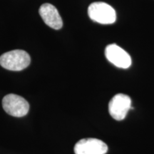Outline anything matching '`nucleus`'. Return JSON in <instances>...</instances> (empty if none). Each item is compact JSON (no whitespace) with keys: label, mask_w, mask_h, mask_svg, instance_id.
I'll list each match as a JSON object with an SVG mask.
<instances>
[{"label":"nucleus","mask_w":154,"mask_h":154,"mask_svg":"<svg viewBox=\"0 0 154 154\" xmlns=\"http://www.w3.org/2000/svg\"><path fill=\"white\" fill-rule=\"evenodd\" d=\"M131 107V99L126 94H119L111 99L109 103L110 115L116 121H122L126 118Z\"/></svg>","instance_id":"nucleus-4"},{"label":"nucleus","mask_w":154,"mask_h":154,"mask_svg":"<svg viewBox=\"0 0 154 154\" xmlns=\"http://www.w3.org/2000/svg\"><path fill=\"white\" fill-rule=\"evenodd\" d=\"M105 56L111 63L121 69H128L131 65L130 55L115 44H109L105 49Z\"/></svg>","instance_id":"nucleus-5"},{"label":"nucleus","mask_w":154,"mask_h":154,"mask_svg":"<svg viewBox=\"0 0 154 154\" xmlns=\"http://www.w3.org/2000/svg\"><path fill=\"white\" fill-rule=\"evenodd\" d=\"M31 58L24 50L7 51L0 57V65L7 70L19 72L29 66Z\"/></svg>","instance_id":"nucleus-1"},{"label":"nucleus","mask_w":154,"mask_h":154,"mask_svg":"<svg viewBox=\"0 0 154 154\" xmlns=\"http://www.w3.org/2000/svg\"><path fill=\"white\" fill-rule=\"evenodd\" d=\"M88 14L91 20L102 24H113L116 20L114 9L102 2L91 4L88 8Z\"/></svg>","instance_id":"nucleus-2"},{"label":"nucleus","mask_w":154,"mask_h":154,"mask_svg":"<svg viewBox=\"0 0 154 154\" xmlns=\"http://www.w3.org/2000/svg\"><path fill=\"white\" fill-rule=\"evenodd\" d=\"M2 106L6 112L14 117L24 116L29 111L28 101L22 96L13 94L3 98Z\"/></svg>","instance_id":"nucleus-3"},{"label":"nucleus","mask_w":154,"mask_h":154,"mask_svg":"<svg viewBox=\"0 0 154 154\" xmlns=\"http://www.w3.org/2000/svg\"><path fill=\"white\" fill-rule=\"evenodd\" d=\"M38 13L44 23L49 27L56 30L62 28V19L57 9L54 5L49 3L43 4L38 9Z\"/></svg>","instance_id":"nucleus-7"},{"label":"nucleus","mask_w":154,"mask_h":154,"mask_svg":"<svg viewBox=\"0 0 154 154\" xmlns=\"http://www.w3.org/2000/svg\"><path fill=\"white\" fill-rule=\"evenodd\" d=\"M107 151L106 144L97 138H83L74 146L75 154H106Z\"/></svg>","instance_id":"nucleus-6"}]
</instances>
